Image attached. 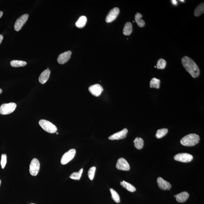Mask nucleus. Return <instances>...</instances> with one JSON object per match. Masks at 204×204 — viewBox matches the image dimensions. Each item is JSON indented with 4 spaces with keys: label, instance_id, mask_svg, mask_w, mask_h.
<instances>
[{
    "label": "nucleus",
    "instance_id": "obj_1",
    "mask_svg": "<svg viewBox=\"0 0 204 204\" xmlns=\"http://www.w3.org/2000/svg\"><path fill=\"white\" fill-rule=\"evenodd\" d=\"M181 61L183 67L193 78H197L199 76V68L192 59L189 57L185 56L181 59Z\"/></svg>",
    "mask_w": 204,
    "mask_h": 204
},
{
    "label": "nucleus",
    "instance_id": "obj_2",
    "mask_svg": "<svg viewBox=\"0 0 204 204\" xmlns=\"http://www.w3.org/2000/svg\"><path fill=\"white\" fill-rule=\"evenodd\" d=\"M200 140V138L198 135L191 134L181 139L180 143L182 145L186 146H192L198 143Z\"/></svg>",
    "mask_w": 204,
    "mask_h": 204
},
{
    "label": "nucleus",
    "instance_id": "obj_3",
    "mask_svg": "<svg viewBox=\"0 0 204 204\" xmlns=\"http://www.w3.org/2000/svg\"><path fill=\"white\" fill-rule=\"evenodd\" d=\"M39 124L43 130L50 134L56 132L57 128L53 123L46 120H41L39 121Z\"/></svg>",
    "mask_w": 204,
    "mask_h": 204
},
{
    "label": "nucleus",
    "instance_id": "obj_4",
    "mask_svg": "<svg viewBox=\"0 0 204 204\" xmlns=\"http://www.w3.org/2000/svg\"><path fill=\"white\" fill-rule=\"evenodd\" d=\"M16 106V104L14 103L3 104L0 107V114L2 115L10 114L15 111Z\"/></svg>",
    "mask_w": 204,
    "mask_h": 204
},
{
    "label": "nucleus",
    "instance_id": "obj_5",
    "mask_svg": "<svg viewBox=\"0 0 204 204\" xmlns=\"http://www.w3.org/2000/svg\"><path fill=\"white\" fill-rule=\"evenodd\" d=\"M76 150L74 149H70L67 152L65 153L61 159V163L62 165H65V164L68 163L74 158L76 155Z\"/></svg>",
    "mask_w": 204,
    "mask_h": 204
},
{
    "label": "nucleus",
    "instance_id": "obj_6",
    "mask_svg": "<svg viewBox=\"0 0 204 204\" xmlns=\"http://www.w3.org/2000/svg\"><path fill=\"white\" fill-rule=\"evenodd\" d=\"M40 164L37 159L33 158L30 166V172L32 176H36L39 173Z\"/></svg>",
    "mask_w": 204,
    "mask_h": 204
},
{
    "label": "nucleus",
    "instance_id": "obj_7",
    "mask_svg": "<svg viewBox=\"0 0 204 204\" xmlns=\"http://www.w3.org/2000/svg\"><path fill=\"white\" fill-rule=\"evenodd\" d=\"M176 161L183 163L191 162L193 159V157L188 153H180L176 155L174 157Z\"/></svg>",
    "mask_w": 204,
    "mask_h": 204
},
{
    "label": "nucleus",
    "instance_id": "obj_8",
    "mask_svg": "<svg viewBox=\"0 0 204 204\" xmlns=\"http://www.w3.org/2000/svg\"><path fill=\"white\" fill-rule=\"evenodd\" d=\"M28 16L29 15L28 14H24L17 19L14 25V28L16 31L18 32L21 30L27 20Z\"/></svg>",
    "mask_w": 204,
    "mask_h": 204
},
{
    "label": "nucleus",
    "instance_id": "obj_9",
    "mask_svg": "<svg viewBox=\"0 0 204 204\" xmlns=\"http://www.w3.org/2000/svg\"><path fill=\"white\" fill-rule=\"evenodd\" d=\"M116 168L118 169L124 171H128L130 169L129 164L126 160L123 158H119L118 160Z\"/></svg>",
    "mask_w": 204,
    "mask_h": 204
},
{
    "label": "nucleus",
    "instance_id": "obj_10",
    "mask_svg": "<svg viewBox=\"0 0 204 204\" xmlns=\"http://www.w3.org/2000/svg\"><path fill=\"white\" fill-rule=\"evenodd\" d=\"M120 13V9L117 7H115L110 10L107 14L106 18V21L107 23H110L114 21Z\"/></svg>",
    "mask_w": 204,
    "mask_h": 204
},
{
    "label": "nucleus",
    "instance_id": "obj_11",
    "mask_svg": "<svg viewBox=\"0 0 204 204\" xmlns=\"http://www.w3.org/2000/svg\"><path fill=\"white\" fill-rule=\"evenodd\" d=\"M89 90L93 95L98 97L103 92V88L100 84H96L90 86L89 87Z\"/></svg>",
    "mask_w": 204,
    "mask_h": 204
},
{
    "label": "nucleus",
    "instance_id": "obj_12",
    "mask_svg": "<svg viewBox=\"0 0 204 204\" xmlns=\"http://www.w3.org/2000/svg\"><path fill=\"white\" fill-rule=\"evenodd\" d=\"M128 130L125 128L118 132L115 133L109 137V139L111 140L123 139L127 137Z\"/></svg>",
    "mask_w": 204,
    "mask_h": 204
},
{
    "label": "nucleus",
    "instance_id": "obj_13",
    "mask_svg": "<svg viewBox=\"0 0 204 204\" xmlns=\"http://www.w3.org/2000/svg\"><path fill=\"white\" fill-rule=\"evenodd\" d=\"M72 53L71 51H69L61 54L58 57V62L59 64H64L70 59Z\"/></svg>",
    "mask_w": 204,
    "mask_h": 204
},
{
    "label": "nucleus",
    "instance_id": "obj_14",
    "mask_svg": "<svg viewBox=\"0 0 204 204\" xmlns=\"http://www.w3.org/2000/svg\"><path fill=\"white\" fill-rule=\"evenodd\" d=\"M157 182L160 189L163 190H170L172 187L171 184L169 182L165 180L160 177L157 178Z\"/></svg>",
    "mask_w": 204,
    "mask_h": 204
},
{
    "label": "nucleus",
    "instance_id": "obj_15",
    "mask_svg": "<svg viewBox=\"0 0 204 204\" xmlns=\"http://www.w3.org/2000/svg\"><path fill=\"white\" fill-rule=\"evenodd\" d=\"M50 71L49 70V68H47L42 72L39 78V81L40 83L42 84H44L49 79L50 75Z\"/></svg>",
    "mask_w": 204,
    "mask_h": 204
},
{
    "label": "nucleus",
    "instance_id": "obj_16",
    "mask_svg": "<svg viewBox=\"0 0 204 204\" xmlns=\"http://www.w3.org/2000/svg\"><path fill=\"white\" fill-rule=\"evenodd\" d=\"M189 195L188 192H183L174 195L177 202L179 203H183L186 201L189 198Z\"/></svg>",
    "mask_w": 204,
    "mask_h": 204
},
{
    "label": "nucleus",
    "instance_id": "obj_17",
    "mask_svg": "<svg viewBox=\"0 0 204 204\" xmlns=\"http://www.w3.org/2000/svg\"><path fill=\"white\" fill-rule=\"evenodd\" d=\"M133 31L132 25L131 22L126 23L123 28V33L125 36H129Z\"/></svg>",
    "mask_w": 204,
    "mask_h": 204
},
{
    "label": "nucleus",
    "instance_id": "obj_18",
    "mask_svg": "<svg viewBox=\"0 0 204 204\" xmlns=\"http://www.w3.org/2000/svg\"><path fill=\"white\" fill-rule=\"evenodd\" d=\"M87 21V18L86 16H81L76 21L75 24L76 26L79 28H83L86 25Z\"/></svg>",
    "mask_w": 204,
    "mask_h": 204
},
{
    "label": "nucleus",
    "instance_id": "obj_19",
    "mask_svg": "<svg viewBox=\"0 0 204 204\" xmlns=\"http://www.w3.org/2000/svg\"><path fill=\"white\" fill-rule=\"evenodd\" d=\"M120 185L122 186L123 188H126L127 191H130V192H134L136 190L135 187L134 186L131 185V184L129 183L126 182V181H123L120 182Z\"/></svg>",
    "mask_w": 204,
    "mask_h": 204
},
{
    "label": "nucleus",
    "instance_id": "obj_20",
    "mask_svg": "<svg viewBox=\"0 0 204 204\" xmlns=\"http://www.w3.org/2000/svg\"><path fill=\"white\" fill-rule=\"evenodd\" d=\"M143 15L141 13H137L135 15V21L137 25L140 27H143L145 25V22L143 20L141 19Z\"/></svg>",
    "mask_w": 204,
    "mask_h": 204
},
{
    "label": "nucleus",
    "instance_id": "obj_21",
    "mask_svg": "<svg viewBox=\"0 0 204 204\" xmlns=\"http://www.w3.org/2000/svg\"><path fill=\"white\" fill-rule=\"evenodd\" d=\"M134 143L135 147L138 150L142 149L144 146V140L141 138L137 137L134 140Z\"/></svg>",
    "mask_w": 204,
    "mask_h": 204
},
{
    "label": "nucleus",
    "instance_id": "obj_22",
    "mask_svg": "<svg viewBox=\"0 0 204 204\" xmlns=\"http://www.w3.org/2000/svg\"><path fill=\"white\" fill-rule=\"evenodd\" d=\"M204 12V3H202L197 7L195 9L194 13L195 16L198 17L200 16L201 14L203 13Z\"/></svg>",
    "mask_w": 204,
    "mask_h": 204
},
{
    "label": "nucleus",
    "instance_id": "obj_23",
    "mask_svg": "<svg viewBox=\"0 0 204 204\" xmlns=\"http://www.w3.org/2000/svg\"><path fill=\"white\" fill-rule=\"evenodd\" d=\"M26 62L22 61L13 60L10 62L11 66L14 67H19L26 66Z\"/></svg>",
    "mask_w": 204,
    "mask_h": 204
},
{
    "label": "nucleus",
    "instance_id": "obj_24",
    "mask_svg": "<svg viewBox=\"0 0 204 204\" xmlns=\"http://www.w3.org/2000/svg\"><path fill=\"white\" fill-rule=\"evenodd\" d=\"M160 79L156 78H154L151 79V81H150V87L158 89L160 87Z\"/></svg>",
    "mask_w": 204,
    "mask_h": 204
},
{
    "label": "nucleus",
    "instance_id": "obj_25",
    "mask_svg": "<svg viewBox=\"0 0 204 204\" xmlns=\"http://www.w3.org/2000/svg\"><path fill=\"white\" fill-rule=\"evenodd\" d=\"M110 191L111 192L112 198L113 200L117 203H120V198L118 194L112 188H110Z\"/></svg>",
    "mask_w": 204,
    "mask_h": 204
},
{
    "label": "nucleus",
    "instance_id": "obj_26",
    "mask_svg": "<svg viewBox=\"0 0 204 204\" xmlns=\"http://www.w3.org/2000/svg\"><path fill=\"white\" fill-rule=\"evenodd\" d=\"M168 129H167L164 128L159 129L157 131L156 134V137L157 138H161L164 137L167 134L168 132Z\"/></svg>",
    "mask_w": 204,
    "mask_h": 204
},
{
    "label": "nucleus",
    "instance_id": "obj_27",
    "mask_svg": "<svg viewBox=\"0 0 204 204\" xmlns=\"http://www.w3.org/2000/svg\"><path fill=\"white\" fill-rule=\"evenodd\" d=\"M83 171V168H82L79 170L78 172L73 173L70 175V178L71 179L79 180L80 179L81 177Z\"/></svg>",
    "mask_w": 204,
    "mask_h": 204
},
{
    "label": "nucleus",
    "instance_id": "obj_28",
    "mask_svg": "<svg viewBox=\"0 0 204 204\" xmlns=\"http://www.w3.org/2000/svg\"><path fill=\"white\" fill-rule=\"evenodd\" d=\"M166 65V61L164 59H160L158 61L156 67L158 69H163L165 68Z\"/></svg>",
    "mask_w": 204,
    "mask_h": 204
},
{
    "label": "nucleus",
    "instance_id": "obj_29",
    "mask_svg": "<svg viewBox=\"0 0 204 204\" xmlns=\"http://www.w3.org/2000/svg\"><path fill=\"white\" fill-rule=\"evenodd\" d=\"M96 169V167L93 166L92 167V168H91L89 170L88 173V177L89 179H90L91 180H92L93 179V178H94Z\"/></svg>",
    "mask_w": 204,
    "mask_h": 204
},
{
    "label": "nucleus",
    "instance_id": "obj_30",
    "mask_svg": "<svg viewBox=\"0 0 204 204\" xmlns=\"http://www.w3.org/2000/svg\"><path fill=\"white\" fill-rule=\"evenodd\" d=\"M7 155L5 154H3L1 156V164L3 169L5 168L7 163Z\"/></svg>",
    "mask_w": 204,
    "mask_h": 204
},
{
    "label": "nucleus",
    "instance_id": "obj_31",
    "mask_svg": "<svg viewBox=\"0 0 204 204\" xmlns=\"http://www.w3.org/2000/svg\"><path fill=\"white\" fill-rule=\"evenodd\" d=\"M3 39V36L2 35H0V44L2 42Z\"/></svg>",
    "mask_w": 204,
    "mask_h": 204
},
{
    "label": "nucleus",
    "instance_id": "obj_32",
    "mask_svg": "<svg viewBox=\"0 0 204 204\" xmlns=\"http://www.w3.org/2000/svg\"><path fill=\"white\" fill-rule=\"evenodd\" d=\"M172 3L174 5H176L177 4V1H175V0H173V1H172Z\"/></svg>",
    "mask_w": 204,
    "mask_h": 204
},
{
    "label": "nucleus",
    "instance_id": "obj_33",
    "mask_svg": "<svg viewBox=\"0 0 204 204\" xmlns=\"http://www.w3.org/2000/svg\"><path fill=\"white\" fill-rule=\"evenodd\" d=\"M3 14V13L2 11H0V18L2 16Z\"/></svg>",
    "mask_w": 204,
    "mask_h": 204
},
{
    "label": "nucleus",
    "instance_id": "obj_34",
    "mask_svg": "<svg viewBox=\"0 0 204 204\" xmlns=\"http://www.w3.org/2000/svg\"><path fill=\"white\" fill-rule=\"evenodd\" d=\"M2 89H0V94H1V93H2Z\"/></svg>",
    "mask_w": 204,
    "mask_h": 204
},
{
    "label": "nucleus",
    "instance_id": "obj_35",
    "mask_svg": "<svg viewBox=\"0 0 204 204\" xmlns=\"http://www.w3.org/2000/svg\"><path fill=\"white\" fill-rule=\"evenodd\" d=\"M1 180H0V186H1Z\"/></svg>",
    "mask_w": 204,
    "mask_h": 204
},
{
    "label": "nucleus",
    "instance_id": "obj_36",
    "mask_svg": "<svg viewBox=\"0 0 204 204\" xmlns=\"http://www.w3.org/2000/svg\"><path fill=\"white\" fill-rule=\"evenodd\" d=\"M56 134L57 135H58V134H59V133H58V132H56Z\"/></svg>",
    "mask_w": 204,
    "mask_h": 204
},
{
    "label": "nucleus",
    "instance_id": "obj_37",
    "mask_svg": "<svg viewBox=\"0 0 204 204\" xmlns=\"http://www.w3.org/2000/svg\"><path fill=\"white\" fill-rule=\"evenodd\" d=\"M181 1V2H184V1Z\"/></svg>",
    "mask_w": 204,
    "mask_h": 204
},
{
    "label": "nucleus",
    "instance_id": "obj_38",
    "mask_svg": "<svg viewBox=\"0 0 204 204\" xmlns=\"http://www.w3.org/2000/svg\"><path fill=\"white\" fill-rule=\"evenodd\" d=\"M155 68H156V67H156V66H155Z\"/></svg>",
    "mask_w": 204,
    "mask_h": 204
},
{
    "label": "nucleus",
    "instance_id": "obj_39",
    "mask_svg": "<svg viewBox=\"0 0 204 204\" xmlns=\"http://www.w3.org/2000/svg\"><path fill=\"white\" fill-rule=\"evenodd\" d=\"M133 22H135V21H133Z\"/></svg>",
    "mask_w": 204,
    "mask_h": 204
},
{
    "label": "nucleus",
    "instance_id": "obj_40",
    "mask_svg": "<svg viewBox=\"0 0 204 204\" xmlns=\"http://www.w3.org/2000/svg\"></svg>",
    "mask_w": 204,
    "mask_h": 204
}]
</instances>
